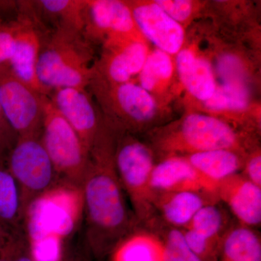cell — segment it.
<instances>
[{
	"mask_svg": "<svg viewBox=\"0 0 261 261\" xmlns=\"http://www.w3.org/2000/svg\"><path fill=\"white\" fill-rule=\"evenodd\" d=\"M116 134L102 125L89 152L82 185L86 240L89 251L101 259L123 238L140 228L127 204L115 163Z\"/></svg>",
	"mask_w": 261,
	"mask_h": 261,
	"instance_id": "1",
	"label": "cell"
},
{
	"mask_svg": "<svg viewBox=\"0 0 261 261\" xmlns=\"http://www.w3.org/2000/svg\"><path fill=\"white\" fill-rule=\"evenodd\" d=\"M91 43L82 32L48 29L42 37L37 73L39 83L53 89H87L93 75Z\"/></svg>",
	"mask_w": 261,
	"mask_h": 261,
	"instance_id": "2",
	"label": "cell"
},
{
	"mask_svg": "<svg viewBox=\"0 0 261 261\" xmlns=\"http://www.w3.org/2000/svg\"><path fill=\"white\" fill-rule=\"evenodd\" d=\"M115 163L136 219L141 227L155 232L161 221L154 206L157 193L151 185L153 152L140 141L121 133L116 137Z\"/></svg>",
	"mask_w": 261,
	"mask_h": 261,
	"instance_id": "3",
	"label": "cell"
},
{
	"mask_svg": "<svg viewBox=\"0 0 261 261\" xmlns=\"http://www.w3.org/2000/svg\"><path fill=\"white\" fill-rule=\"evenodd\" d=\"M82 187L61 182L33 201L24 215L28 242L54 234L63 240L76 231L83 218Z\"/></svg>",
	"mask_w": 261,
	"mask_h": 261,
	"instance_id": "4",
	"label": "cell"
},
{
	"mask_svg": "<svg viewBox=\"0 0 261 261\" xmlns=\"http://www.w3.org/2000/svg\"><path fill=\"white\" fill-rule=\"evenodd\" d=\"M42 145L61 181L82 187L88 166L89 151L47 95L42 96Z\"/></svg>",
	"mask_w": 261,
	"mask_h": 261,
	"instance_id": "5",
	"label": "cell"
},
{
	"mask_svg": "<svg viewBox=\"0 0 261 261\" xmlns=\"http://www.w3.org/2000/svg\"><path fill=\"white\" fill-rule=\"evenodd\" d=\"M154 143L168 154L166 158L176 156L178 152L188 156L222 149L245 153L243 138L232 127L214 117L202 114L189 115L178 129L158 136Z\"/></svg>",
	"mask_w": 261,
	"mask_h": 261,
	"instance_id": "6",
	"label": "cell"
},
{
	"mask_svg": "<svg viewBox=\"0 0 261 261\" xmlns=\"http://www.w3.org/2000/svg\"><path fill=\"white\" fill-rule=\"evenodd\" d=\"M6 167L18 186L23 221L33 201L62 182L42 145L41 136L18 137L7 159Z\"/></svg>",
	"mask_w": 261,
	"mask_h": 261,
	"instance_id": "7",
	"label": "cell"
},
{
	"mask_svg": "<svg viewBox=\"0 0 261 261\" xmlns=\"http://www.w3.org/2000/svg\"><path fill=\"white\" fill-rule=\"evenodd\" d=\"M110 116L117 123L113 130L123 133L135 129L154 118L155 101L149 92L140 85L127 82L111 84L92 78L89 83Z\"/></svg>",
	"mask_w": 261,
	"mask_h": 261,
	"instance_id": "8",
	"label": "cell"
},
{
	"mask_svg": "<svg viewBox=\"0 0 261 261\" xmlns=\"http://www.w3.org/2000/svg\"><path fill=\"white\" fill-rule=\"evenodd\" d=\"M43 95L17 78L10 65L0 67V103L18 137L41 136Z\"/></svg>",
	"mask_w": 261,
	"mask_h": 261,
	"instance_id": "9",
	"label": "cell"
},
{
	"mask_svg": "<svg viewBox=\"0 0 261 261\" xmlns=\"http://www.w3.org/2000/svg\"><path fill=\"white\" fill-rule=\"evenodd\" d=\"M136 24L129 6L117 0L87 1L84 10V37L92 43L105 38L111 41L136 40Z\"/></svg>",
	"mask_w": 261,
	"mask_h": 261,
	"instance_id": "10",
	"label": "cell"
},
{
	"mask_svg": "<svg viewBox=\"0 0 261 261\" xmlns=\"http://www.w3.org/2000/svg\"><path fill=\"white\" fill-rule=\"evenodd\" d=\"M47 96L57 111L76 132L89 152L102 124L87 89H53Z\"/></svg>",
	"mask_w": 261,
	"mask_h": 261,
	"instance_id": "11",
	"label": "cell"
},
{
	"mask_svg": "<svg viewBox=\"0 0 261 261\" xmlns=\"http://www.w3.org/2000/svg\"><path fill=\"white\" fill-rule=\"evenodd\" d=\"M151 185L156 193L195 192L216 197L219 187L199 172L185 156L166 158L155 164Z\"/></svg>",
	"mask_w": 261,
	"mask_h": 261,
	"instance_id": "12",
	"label": "cell"
},
{
	"mask_svg": "<svg viewBox=\"0 0 261 261\" xmlns=\"http://www.w3.org/2000/svg\"><path fill=\"white\" fill-rule=\"evenodd\" d=\"M108 53L97 66H93L92 78L111 84L130 82L140 74L148 57L147 46L137 40L106 42Z\"/></svg>",
	"mask_w": 261,
	"mask_h": 261,
	"instance_id": "13",
	"label": "cell"
},
{
	"mask_svg": "<svg viewBox=\"0 0 261 261\" xmlns=\"http://www.w3.org/2000/svg\"><path fill=\"white\" fill-rule=\"evenodd\" d=\"M129 8L136 27L159 50L169 56L181 51L185 40V32L181 24L168 16L154 3Z\"/></svg>",
	"mask_w": 261,
	"mask_h": 261,
	"instance_id": "14",
	"label": "cell"
},
{
	"mask_svg": "<svg viewBox=\"0 0 261 261\" xmlns=\"http://www.w3.org/2000/svg\"><path fill=\"white\" fill-rule=\"evenodd\" d=\"M223 202L238 220L239 225L255 228L261 223V187L237 173L220 182L217 190Z\"/></svg>",
	"mask_w": 261,
	"mask_h": 261,
	"instance_id": "15",
	"label": "cell"
},
{
	"mask_svg": "<svg viewBox=\"0 0 261 261\" xmlns=\"http://www.w3.org/2000/svg\"><path fill=\"white\" fill-rule=\"evenodd\" d=\"M217 202L216 196L200 192H163L157 193L154 206L162 224L182 230L202 207Z\"/></svg>",
	"mask_w": 261,
	"mask_h": 261,
	"instance_id": "16",
	"label": "cell"
},
{
	"mask_svg": "<svg viewBox=\"0 0 261 261\" xmlns=\"http://www.w3.org/2000/svg\"><path fill=\"white\" fill-rule=\"evenodd\" d=\"M176 64L180 80L188 92L199 100H208L217 87L209 63L192 51L182 49Z\"/></svg>",
	"mask_w": 261,
	"mask_h": 261,
	"instance_id": "17",
	"label": "cell"
},
{
	"mask_svg": "<svg viewBox=\"0 0 261 261\" xmlns=\"http://www.w3.org/2000/svg\"><path fill=\"white\" fill-rule=\"evenodd\" d=\"M245 153L231 149H214L185 156L200 173L219 184L240 173L245 163Z\"/></svg>",
	"mask_w": 261,
	"mask_h": 261,
	"instance_id": "18",
	"label": "cell"
},
{
	"mask_svg": "<svg viewBox=\"0 0 261 261\" xmlns=\"http://www.w3.org/2000/svg\"><path fill=\"white\" fill-rule=\"evenodd\" d=\"M111 254L112 261H164V245L157 233L140 227L123 238Z\"/></svg>",
	"mask_w": 261,
	"mask_h": 261,
	"instance_id": "19",
	"label": "cell"
},
{
	"mask_svg": "<svg viewBox=\"0 0 261 261\" xmlns=\"http://www.w3.org/2000/svg\"><path fill=\"white\" fill-rule=\"evenodd\" d=\"M34 6L42 22L53 25L51 29H63L83 34L84 0H40L34 1Z\"/></svg>",
	"mask_w": 261,
	"mask_h": 261,
	"instance_id": "20",
	"label": "cell"
},
{
	"mask_svg": "<svg viewBox=\"0 0 261 261\" xmlns=\"http://www.w3.org/2000/svg\"><path fill=\"white\" fill-rule=\"evenodd\" d=\"M219 261H261L260 234L252 228L231 226L223 238Z\"/></svg>",
	"mask_w": 261,
	"mask_h": 261,
	"instance_id": "21",
	"label": "cell"
},
{
	"mask_svg": "<svg viewBox=\"0 0 261 261\" xmlns=\"http://www.w3.org/2000/svg\"><path fill=\"white\" fill-rule=\"evenodd\" d=\"M218 203L202 207L184 229L190 230L205 240L222 243L225 233L230 227L226 214Z\"/></svg>",
	"mask_w": 261,
	"mask_h": 261,
	"instance_id": "22",
	"label": "cell"
},
{
	"mask_svg": "<svg viewBox=\"0 0 261 261\" xmlns=\"http://www.w3.org/2000/svg\"><path fill=\"white\" fill-rule=\"evenodd\" d=\"M0 225L11 228L23 226L18 185L6 166L2 164H0Z\"/></svg>",
	"mask_w": 261,
	"mask_h": 261,
	"instance_id": "23",
	"label": "cell"
},
{
	"mask_svg": "<svg viewBox=\"0 0 261 261\" xmlns=\"http://www.w3.org/2000/svg\"><path fill=\"white\" fill-rule=\"evenodd\" d=\"M173 65L171 57L167 53L154 51L148 57L140 73L141 87L151 92L161 84L168 82L172 76Z\"/></svg>",
	"mask_w": 261,
	"mask_h": 261,
	"instance_id": "24",
	"label": "cell"
},
{
	"mask_svg": "<svg viewBox=\"0 0 261 261\" xmlns=\"http://www.w3.org/2000/svg\"><path fill=\"white\" fill-rule=\"evenodd\" d=\"M205 105L213 111H240L247 105L246 89L239 82H226L216 87Z\"/></svg>",
	"mask_w": 261,
	"mask_h": 261,
	"instance_id": "25",
	"label": "cell"
},
{
	"mask_svg": "<svg viewBox=\"0 0 261 261\" xmlns=\"http://www.w3.org/2000/svg\"><path fill=\"white\" fill-rule=\"evenodd\" d=\"M155 233L163 241L164 261H202L187 245L181 229L163 224Z\"/></svg>",
	"mask_w": 261,
	"mask_h": 261,
	"instance_id": "26",
	"label": "cell"
},
{
	"mask_svg": "<svg viewBox=\"0 0 261 261\" xmlns=\"http://www.w3.org/2000/svg\"><path fill=\"white\" fill-rule=\"evenodd\" d=\"M28 243L34 261H61L64 257V240L56 235H47Z\"/></svg>",
	"mask_w": 261,
	"mask_h": 261,
	"instance_id": "27",
	"label": "cell"
},
{
	"mask_svg": "<svg viewBox=\"0 0 261 261\" xmlns=\"http://www.w3.org/2000/svg\"><path fill=\"white\" fill-rule=\"evenodd\" d=\"M20 25L18 18L13 21L0 20V67L10 65Z\"/></svg>",
	"mask_w": 261,
	"mask_h": 261,
	"instance_id": "28",
	"label": "cell"
},
{
	"mask_svg": "<svg viewBox=\"0 0 261 261\" xmlns=\"http://www.w3.org/2000/svg\"><path fill=\"white\" fill-rule=\"evenodd\" d=\"M18 136L10 126L0 103V164L5 165Z\"/></svg>",
	"mask_w": 261,
	"mask_h": 261,
	"instance_id": "29",
	"label": "cell"
},
{
	"mask_svg": "<svg viewBox=\"0 0 261 261\" xmlns=\"http://www.w3.org/2000/svg\"><path fill=\"white\" fill-rule=\"evenodd\" d=\"M158 5L173 20L176 22H183L191 15L192 3L185 0H159L154 2Z\"/></svg>",
	"mask_w": 261,
	"mask_h": 261,
	"instance_id": "30",
	"label": "cell"
},
{
	"mask_svg": "<svg viewBox=\"0 0 261 261\" xmlns=\"http://www.w3.org/2000/svg\"><path fill=\"white\" fill-rule=\"evenodd\" d=\"M242 174L249 181L261 187V154L260 151L252 152L245 159Z\"/></svg>",
	"mask_w": 261,
	"mask_h": 261,
	"instance_id": "31",
	"label": "cell"
},
{
	"mask_svg": "<svg viewBox=\"0 0 261 261\" xmlns=\"http://www.w3.org/2000/svg\"><path fill=\"white\" fill-rule=\"evenodd\" d=\"M19 12L20 1H0V20L7 21L5 16H8V18L10 15L18 17Z\"/></svg>",
	"mask_w": 261,
	"mask_h": 261,
	"instance_id": "32",
	"label": "cell"
},
{
	"mask_svg": "<svg viewBox=\"0 0 261 261\" xmlns=\"http://www.w3.org/2000/svg\"><path fill=\"white\" fill-rule=\"evenodd\" d=\"M13 261H34L32 255H31L30 250H29V245L28 239L25 240L19 249L18 253L15 255Z\"/></svg>",
	"mask_w": 261,
	"mask_h": 261,
	"instance_id": "33",
	"label": "cell"
},
{
	"mask_svg": "<svg viewBox=\"0 0 261 261\" xmlns=\"http://www.w3.org/2000/svg\"><path fill=\"white\" fill-rule=\"evenodd\" d=\"M61 261H81L80 258L78 257H75L74 255H67L65 256V254L64 257H63V260Z\"/></svg>",
	"mask_w": 261,
	"mask_h": 261,
	"instance_id": "34",
	"label": "cell"
}]
</instances>
